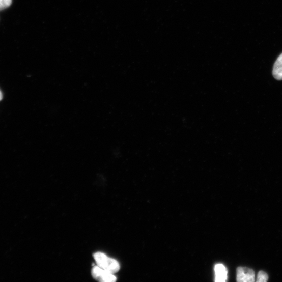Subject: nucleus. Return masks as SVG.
I'll return each mask as SVG.
<instances>
[{"instance_id": "4", "label": "nucleus", "mask_w": 282, "mask_h": 282, "mask_svg": "<svg viewBox=\"0 0 282 282\" xmlns=\"http://www.w3.org/2000/svg\"><path fill=\"white\" fill-rule=\"evenodd\" d=\"M215 281L224 282L228 278V271L222 264H218L215 266Z\"/></svg>"}, {"instance_id": "1", "label": "nucleus", "mask_w": 282, "mask_h": 282, "mask_svg": "<svg viewBox=\"0 0 282 282\" xmlns=\"http://www.w3.org/2000/svg\"><path fill=\"white\" fill-rule=\"evenodd\" d=\"M94 259L96 265L112 274H115L120 270V264L116 259L107 256L106 254L97 252L94 254Z\"/></svg>"}, {"instance_id": "8", "label": "nucleus", "mask_w": 282, "mask_h": 282, "mask_svg": "<svg viewBox=\"0 0 282 282\" xmlns=\"http://www.w3.org/2000/svg\"><path fill=\"white\" fill-rule=\"evenodd\" d=\"M3 93L1 92V91H0V101H1V100L3 99Z\"/></svg>"}, {"instance_id": "3", "label": "nucleus", "mask_w": 282, "mask_h": 282, "mask_svg": "<svg viewBox=\"0 0 282 282\" xmlns=\"http://www.w3.org/2000/svg\"><path fill=\"white\" fill-rule=\"evenodd\" d=\"M255 274L253 270L246 267H239L237 269V281L238 282H253Z\"/></svg>"}, {"instance_id": "2", "label": "nucleus", "mask_w": 282, "mask_h": 282, "mask_svg": "<svg viewBox=\"0 0 282 282\" xmlns=\"http://www.w3.org/2000/svg\"><path fill=\"white\" fill-rule=\"evenodd\" d=\"M91 273L93 277L99 281L102 282H115L117 280V277L112 274L97 266L93 268Z\"/></svg>"}, {"instance_id": "6", "label": "nucleus", "mask_w": 282, "mask_h": 282, "mask_svg": "<svg viewBox=\"0 0 282 282\" xmlns=\"http://www.w3.org/2000/svg\"><path fill=\"white\" fill-rule=\"evenodd\" d=\"M268 275L264 271H261L259 272L257 281L258 282H267L268 280Z\"/></svg>"}, {"instance_id": "7", "label": "nucleus", "mask_w": 282, "mask_h": 282, "mask_svg": "<svg viewBox=\"0 0 282 282\" xmlns=\"http://www.w3.org/2000/svg\"><path fill=\"white\" fill-rule=\"evenodd\" d=\"M12 3V0H0V11L9 7Z\"/></svg>"}, {"instance_id": "5", "label": "nucleus", "mask_w": 282, "mask_h": 282, "mask_svg": "<svg viewBox=\"0 0 282 282\" xmlns=\"http://www.w3.org/2000/svg\"><path fill=\"white\" fill-rule=\"evenodd\" d=\"M272 74L274 78L282 80V53L277 58L274 65Z\"/></svg>"}]
</instances>
